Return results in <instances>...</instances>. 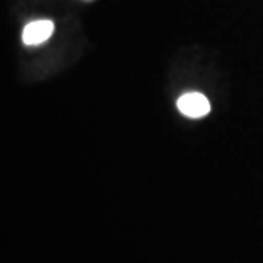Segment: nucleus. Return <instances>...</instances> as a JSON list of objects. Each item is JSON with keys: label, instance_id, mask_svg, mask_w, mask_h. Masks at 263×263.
I'll use <instances>...</instances> for the list:
<instances>
[{"label": "nucleus", "instance_id": "obj_1", "mask_svg": "<svg viewBox=\"0 0 263 263\" xmlns=\"http://www.w3.org/2000/svg\"><path fill=\"white\" fill-rule=\"evenodd\" d=\"M178 109L188 118H202L210 111L209 99L200 92H186L178 99Z\"/></svg>", "mask_w": 263, "mask_h": 263}, {"label": "nucleus", "instance_id": "obj_2", "mask_svg": "<svg viewBox=\"0 0 263 263\" xmlns=\"http://www.w3.org/2000/svg\"><path fill=\"white\" fill-rule=\"evenodd\" d=\"M53 33V23L51 21H34L29 23L23 31V41L26 45H41Z\"/></svg>", "mask_w": 263, "mask_h": 263}]
</instances>
